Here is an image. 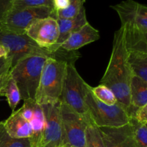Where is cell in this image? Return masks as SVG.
Wrapping results in <instances>:
<instances>
[{
    "label": "cell",
    "mask_w": 147,
    "mask_h": 147,
    "mask_svg": "<svg viewBox=\"0 0 147 147\" xmlns=\"http://www.w3.org/2000/svg\"><path fill=\"white\" fill-rule=\"evenodd\" d=\"M133 76L128 63L124 27L121 26L114 33L110 60L100 84L107 86L113 92L118 103L127 113L131 106L130 83Z\"/></svg>",
    "instance_id": "1"
},
{
    "label": "cell",
    "mask_w": 147,
    "mask_h": 147,
    "mask_svg": "<svg viewBox=\"0 0 147 147\" xmlns=\"http://www.w3.org/2000/svg\"><path fill=\"white\" fill-rule=\"evenodd\" d=\"M125 30L127 51L147 53V7L134 0H125L111 6Z\"/></svg>",
    "instance_id": "2"
},
{
    "label": "cell",
    "mask_w": 147,
    "mask_h": 147,
    "mask_svg": "<svg viewBox=\"0 0 147 147\" xmlns=\"http://www.w3.org/2000/svg\"><path fill=\"white\" fill-rule=\"evenodd\" d=\"M0 45L9 51L8 57L11 59V67L18 60L27 56L40 55L63 60L67 63H73L80 57L76 51H67L60 48L57 52H52L39 47L26 34H20L3 30L0 27Z\"/></svg>",
    "instance_id": "3"
},
{
    "label": "cell",
    "mask_w": 147,
    "mask_h": 147,
    "mask_svg": "<svg viewBox=\"0 0 147 147\" xmlns=\"http://www.w3.org/2000/svg\"><path fill=\"white\" fill-rule=\"evenodd\" d=\"M47 58L40 55L27 56L11 67L10 76L17 84L23 100H35L42 70Z\"/></svg>",
    "instance_id": "4"
},
{
    "label": "cell",
    "mask_w": 147,
    "mask_h": 147,
    "mask_svg": "<svg viewBox=\"0 0 147 147\" xmlns=\"http://www.w3.org/2000/svg\"><path fill=\"white\" fill-rule=\"evenodd\" d=\"M67 63L47 57L42 70L35 101L40 105L55 104L60 101Z\"/></svg>",
    "instance_id": "5"
},
{
    "label": "cell",
    "mask_w": 147,
    "mask_h": 147,
    "mask_svg": "<svg viewBox=\"0 0 147 147\" xmlns=\"http://www.w3.org/2000/svg\"><path fill=\"white\" fill-rule=\"evenodd\" d=\"M85 103L90 119L98 127L118 128L128 124L130 119L124 108L119 103L109 106L98 100L85 83Z\"/></svg>",
    "instance_id": "6"
},
{
    "label": "cell",
    "mask_w": 147,
    "mask_h": 147,
    "mask_svg": "<svg viewBox=\"0 0 147 147\" xmlns=\"http://www.w3.org/2000/svg\"><path fill=\"white\" fill-rule=\"evenodd\" d=\"M85 83L86 82L76 70L75 63H67L60 101L90 120L84 100Z\"/></svg>",
    "instance_id": "7"
},
{
    "label": "cell",
    "mask_w": 147,
    "mask_h": 147,
    "mask_svg": "<svg viewBox=\"0 0 147 147\" xmlns=\"http://www.w3.org/2000/svg\"><path fill=\"white\" fill-rule=\"evenodd\" d=\"M51 17L55 18L53 9L49 7L11 9L0 20V27L16 34H26L27 28L36 20Z\"/></svg>",
    "instance_id": "8"
},
{
    "label": "cell",
    "mask_w": 147,
    "mask_h": 147,
    "mask_svg": "<svg viewBox=\"0 0 147 147\" xmlns=\"http://www.w3.org/2000/svg\"><path fill=\"white\" fill-rule=\"evenodd\" d=\"M62 124V146L85 147L86 130L88 119L83 117L67 105L60 102Z\"/></svg>",
    "instance_id": "9"
},
{
    "label": "cell",
    "mask_w": 147,
    "mask_h": 147,
    "mask_svg": "<svg viewBox=\"0 0 147 147\" xmlns=\"http://www.w3.org/2000/svg\"><path fill=\"white\" fill-rule=\"evenodd\" d=\"M45 116L46 124L34 147L62 146V124L60 101L55 104L41 105Z\"/></svg>",
    "instance_id": "10"
},
{
    "label": "cell",
    "mask_w": 147,
    "mask_h": 147,
    "mask_svg": "<svg viewBox=\"0 0 147 147\" xmlns=\"http://www.w3.org/2000/svg\"><path fill=\"white\" fill-rule=\"evenodd\" d=\"M26 34L39 47L53 52L59 37L57 20L51 17L36 20L29 26Z\"/></svg>",
    "instance_id": "11"
},
{
    "label": "cell",
    "mask_w": 147,
    "mask_h": 147,
    "mask_svg": "<svg viewBox=\"0 0 147 147\" xmlns=\"http://www.w3.org/2000/svg\"><path fill=\"white\" fill-rule=\"evenodd\" d=\"M106 147H135L133 127L128 124L118 128H99Z\"/></svg>",
    "instance_id": "12"
},
{
    "label": "cell",
    "mask_w": 147,
    "mask_h": 147,
    "mask_svg": "<svg viewBox=\"0 0 147 147\" xmlns=\"http://www.w3.org/2000/svg\"><path fill=\"white\" fill-rule=\"evenodd\" d=\"M59 29V37L55 45L53 47V52H57L61 47V45L69 38L73 33L80 30L83 26L87 24L86 8L84 7L80 9L78 14L73 18L56 19Z\"/></svg>",
    "instance_id": "13"
},
{
    "label": "cell",
    "mask_w": 147,
    "mask_h": 147,
    "mask_svg": "<svg viewBox=\"0 0 147 147\" xmlns=\"http://www.w3.org/2000/svg\"><path fill=\"white\" fill-rule=\"evenodd\" d=\"M99 38L100 33L98 30L88 22L80 30L73 33L60 47L67 51H76L86 45L97 41Z\"/></svg>",
    "instance_id": "14"
},
{
    "label": "cell",
    "mask_w": 147,
    "mask_h": 147,
    "mask_svg": "<svg viewBox=\"0 0 147 147\" xmlns=\"http://www.w3.org/2000/svg\"><path fill=\"white\" fill-rule=\"evenodd\" d=\"M2 124L7 133L11 137L24 139L32 136V131L30 123L22 117L19 110L13 111L7 120L2 121Z\"/></svg>",
    "instance_id": "15"
},
{
    "label": "cell",
    "mask_w": 147,
    "mask_h": 147,
    "mask_svg": "<svg viewBox=\"0 0 147 147\" xmlns=\"http://www.w3.org/2000/svg\"><path fill=\"white\" fill-rule=\"evenodd\" d=\"M130 103V106L134 108L147 105V83L136 76L131 80Z\"/></svg>",
    "instance_id": "16"
},
{
    "label": "cell",
    "mask_w": 147,
    "mask_h": 147,
    "mask_svg": "<svg viewBox=\"0 0 147 147\" xmlns=\"http://www.w3.org/2000/svg\"><path fill=\"white\" fill-rule=\"evenodd\" d=\"M128 63L134 76L140 78L147 83V53L128 51Z\"/></svg>",
    "instance_id": "17"
},
{
    "label": "cell",
    "mask_w": 147,
    "mask_h": 147,
    "mask_svg": "<svg viewBox=\"0 0 147 147\" xmlns=\"http://www.w3.org/2000/svg\"><path fill=\"white\" fill-rule=\"evenodd\" d=\"M29 123L31 126L32 131V136L31 139L32 141L33 147H34L37 141L41 136L46 124L45 116L42 107L41 105L36 103L35 100L33 104L32 117Z\"/></svg>",
    "instance_id": "18"
},
{
    "label": "cell",
    "mask_w": 147,
    "mask_h": 147,
    "mask_svg": "<svg viewBox=\"0 0 147 147\" xmlns=\"http://www.w3.org/2000/svg\"><path fill=\"white\" fill-rule=\"evenodd\" d=\"M0 96H4L7 98L8 104L11 108V111H14L17 105L21 100L20 91L17 84L10 76L4 83V86L0 90Z\"/></svg>",
    "instance_id": "19"
},
{
    "label": "cell",
    "mask_w": 147,
    "mask_h": 147,
    "mask_svg": "<svg viewBox=\"0 0 147 147\" xmlns=\"http://www.w3.org/2000/svg\"><path fill=\"white\" fill-rule=\"evenodd\" d=\"M0 147H33L31 138L15 139L7 133L3 126L2 121L0 122Z\"/></svg>",
    "instance_id": "20"
},
{
    "label": "cell",
    "mask_w": 147,
    "mask_h": 147,
    "mask_svg": "<svg viewBox=\"0 0 147 147\" xmlns=\"http://www.w3.org/2000/svg\"><path fill=\"white\" fill-rule=\"evenodd\" d=\"M85 147H106L100 129L91 120L86 127Z\"/></svg>",
    "instance_id": "21"
},
{
    "label": "cell",
    "mask_w": 147,
    "mask_h": 147,
    "mask_svg": "<svg viewBox=\"0 0 147 147\" xmlns=\"http://www.w3.org/2000/svg\"><path fill=\"white\" fill-rule=\"evenodd\" d=\"M90 90L98 100L105 104L112 106L118 102L113 92L104 85L100 84L96 87L90 86Z\"/></svg>",
    "instance_id": "22"
},
{
    "label": "cell",
    "mask_w": 147,
    "mask_h": 147,
    "mask_svg": "<svg viewBox=\"0 0 147 147\" xmlns=\"http://www.w3.org/2000/svg\"><path fill=\"white\" fill-rule=\"evenodd\" d=\"M86 0H70L68 7L63 10L54 12L55 19H68L76 17L84 7Z\"/></svg>",
    "instance_id": "23"
},
{
    "label": "cell",
    "mask_w": 147,
    "mask_h": 147,
    "mask_svg": "<svg viewBox=\"0 0 147 147\" xmlns=\"http://www.w3.org/2000/svg\"><path fill=\"white\" fill-rule=\"evenodd\" d=\"M133 127V139L135 147H147V127L146 125L138 123L134 119H130Z\"/></svg>",
    "instance_id": "24"
},
{
    "label": "cell",
    "mask_w": 147,
    "mask_h": 147,
    "mask_svg": "<svg viewBox=\"0 0 147 147\" xmlns=\"http://www.w3.org/2000/svg\"><path fill=\"white\" fill-rule=\"evenodd\" d=\"M38 7H49L53 8L52 0H14L11 9Z\"/></svg>",
    "instance_id": "25"
},
{
    "label": "cell",
    "mask_w": 147,
    "mask_h": 147,
    "mask_svg": "<svg viewBox=\"0 0 147 147\" xmlns=\"http://www.w3.org/2000/svg\"><path fill=\"white\" fill-rule=\"evenodd\" d=\"M14 0H0V20L10 11Z\"/></svg>",
    "instance_id": "26"
},
{
    "label": "cell",
    "mask_w": 147,
    "mask_h": 147,
    "mask_svg": "<svg viewBox=\"0 0 147 147\" xmlns=\"http://www.w3.org/2000/svg\"><path fill=\"white\" fill-rule=\"evenodd\" d=\"M53 9L54 12L63 10L68 7L70 0H52Z\"/></svg>",
    "instance_id": "27"
},
{
    "label": "cell",
    "mask_w": 147,
    "mask_h": 147,
    "mask_svg": "<svg viewBox=\"0 0 147 147\" xmlns=\"http://www.w3.org/2000/svg\"><path fill=\"white\" fill-rule=\"evenodd\" d=\"M11 68V59L8 58H0V75L5 72L8 71Z\"/></svg>",
    "instance_id": "28"
},
{
    "label": "cell",
    "mask_w": 147,
    "mask_h": 147,
    "mask_svg": "<svg viewBox=\"0 0 147 147\" xmlns=\"http://www.w3.org/2000/svg\"><path fill=\"white\" fill-rule=\"evenodd\" d=\"M10 70H11V69H10ZM10 70L5 72V73H2L1 75H0V90H1V88H2V86H4V83H5L6 80H7L9 76Z\"/></svg>",
    "instance_id": "29"
},
{
    "label": "cell",
    "mask_w": 147,
    "mask_h": 147,
    "mask_svg": "<svg viewBox=\"0 0 147 147\" xmlns=\"http://www.w3.org/2000/svg\"><path fill=\"white\" fill-rule=\"evenodd\" d=\"M9 51L5 47L0 45V58H8Z\"/></svg>",
    "instance_id": "30"
},
{
    "label": "cell",
    "mask_w": 147,
    "mask_h": 147,
    "mask_svg": "<svg viewBox=\"0 0 147 147\" xmlns=\"http://www.w3.org/2000/svg\"><path fill=\"white\" fill-rule=\"evenodd\" d=\"M59 147H70L69 146H66V145H63V146H60Z\"/></svg>",
    "instance_id": "31"
}]
</instances>
